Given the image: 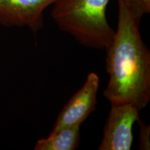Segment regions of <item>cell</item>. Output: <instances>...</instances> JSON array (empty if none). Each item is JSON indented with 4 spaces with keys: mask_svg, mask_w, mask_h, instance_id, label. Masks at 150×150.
Instances as JSON below:
<instances>
[{
    "mask_svg": "<svg viewBox=\"0 0 150 150\" xmlns=\"http://www.w3.org/2000/svg\"><path fill=\"white\" fill-rule=\"evenodd\" d=\"M117 2V29L106 50L109 80L104 96L110 104H131L140 111L150 100V52L142 39L140 24L123 0Z\"/></svg>",
    "mask_w": 150,
    "mask_h": 150,
    "instance_id": "obj_1",
    "label": "cell"
},
{
    "mask_svg": "<svg viewBox=\"0 0 150 150\" xmlns=\"http://www.w3.org/2000/svg\"><path fill=\"white\" fill-rule=\"evenodd\" d=\"M81 126L67 127L35 142V150H74L80 144Z\"/></svg>",
    "mask_w": 150,
    "mask_h": 150,
    "instance_id": "obj_6",
    "label": "cell"
},
{
    "mask_svg": "<svg viewBox=\"0 0 150 150\" xmlns=\"http://www.w3.org/2000/svg\"><path fill=\"white\" fill-rule=\"evenodd\" d=\"M139 124L140 134L138 149L142 150L150 149V126L145 125L140 119L137 121Z\"/></svg>",
    "mask_w": 150,
    "mask_h": 150,
    "instance_id": "obj_8",
    "label": "cell"
},
{
    "mask_svg": "<svg viewBox=\"0 0 150 150\" xmlns=\"http://www.w3.org/2000/svg\"><path fill=\"white\" fill-rule=\"evenodd\" d=\"M134 20L140 24L144 15L150 13V0H123Z\"/></svg>",
    "mask_w": 150,
    "mask_h": 150,
    "instance_id": "obj_7",
    "label": "cell"
},
{
    "mask_svg": "<svg viewBox=\"0 0 150 150\" xmlns=\"http://www.w3.org/2000/svg\"><path fill=\"white\" fill-rule=\"evenodd\" d=\"M99 150H130L133 144V126L140 111L131 104H110Z\"/></svg>",
    "mask_w": 150,
    "mask_h": 150,
    "instance_id": "obj_3",
    "label": "cell"
},
{
    "mask_svg": "<svg viewBox=\"0 0 150 150\" xmlns=\"http://www.w3.org/2000/svg\"><path fill=\"white\" fill-rule=\"evenodd\" d=\"M56 0H0V24L27 27L36 33L44 25V12Z\"/></svg>",
    "mask_w": 150,
    "mask_h": 150,
    "instance_id": "obj_5",
    "label": "cell"
},
{
    "mask_svg": "<svg viewBox=\"0 0 150 150\" xmlns=\"http://www.w3.org/2000/svg\"><path fill=\"white\" fill-rule=\"evenodd\" d=\"M99 87L98 75L95 72L89 73L81 88L71 97L59 112L51 133L64 127L81 126L96 109Z\"/></svg>",
    "mask_w": 150,
    "mask_h": 150,
    "instance_id": "obj_4",
    "label": "cell"
},
{
    "mask_svg": "<svg viewBox=\"0 0 150 150\" xmlns=\"http://www.w3.org/2000/svg\"><path fill=\"white\" fill-rule=\"evenodd\" d=\"M110 0H56L51 16L57 27L79 44L106 50L115 31L106 16Z\"/></svg>",
    "mask_w": 150,
    "mask_h": 150,
    "instance_id": "obj_2",
    "label": "cell"
}]
</instances>
